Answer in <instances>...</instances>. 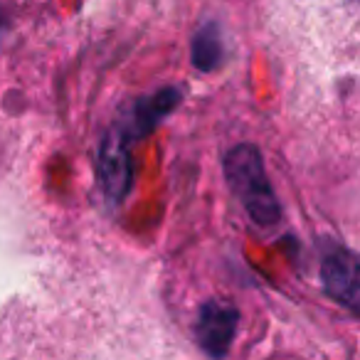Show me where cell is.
<instances>
[{
  "instance_id": "cell-3",
  "label": "cell",
  "mask_w": 360,
  "mask_h": 360,
  "mask_svg": "<svg viewBox=\"0 0 360 360\" xmlns=\"http://www.w3.org/2000/svg\"><path fill=\"white\" fill-rule=\"evenodd\" d=\"M131 141L116 126L106 131L99 148V186L109 202L119 205L131 188Z\"/></svg>"
},
{
  "instance_id": "cell-2",
  "label": "cell",
  "mask_w": 360,
  "mask_h": 360,
  "mask_svg": "<svg viewBox=\"0 0 360 360\" xmlns=\"http://www.w3.org/2000/svg\"><path fill=\"white\" fill-rule=\"evenodd\" d=\"M321 284L338 304L358 309V259L338 242L321 245Z\"/></svg>"
},
{
  "instance_id": "cell-4",
  "label": "cell",
  "mask_w": 360,
  "mask_h": 360,
  "mask_svg": "<svg viewBox=\"0 0 360 360\" xmlns=\"http://www.w3.org/2000/svg\"><path fill=\"white\" fill-rule=\"evenodd\" d=\"M240 326V311L227 301H205L198 311L195 340L210 358H225Z\"/></svg>"
},
{
  "instance_id": "cell-5",
  "label": "cell",
  "mask_w": 360,
  "mask_h": 360,
  "mask_svg": "<svg viewBox=\"0 0 360 360\" xmlns=\"http://www.w3.org/2000/svg\"><path fill=\"white\" fill-rule=\"evenodd\" d=\"M180 99H183V91L178 86H165V89L155 91L153 96H143V99L134 101L129 109H124L121 121H116L114 126L131 143H136V141L146 139L180 104Z\"/></svg>"
},
{
  "instance_id": "cell-6",
  "label": "cell",
  "mask_w": 360,
  "mask_h": 360,
  "mask_svg": "<svg viewBox=\"0 0 360 360\" xmlns=\"http://www.w3.org/2000/svg\"><path fill=\"white\" fill-rule=\"evenodd\" d=\"M193 65L200 72H215L222 65L225 45H222V32L217 22H205L193 37Z\"/></svg>"
},
{
  "instance_id": "cell-1",
  "label": "cell",
  "mask_w": 360,
  "mask_h": 360,
  "mask_svg": "<svg viewBox=\"0 0 360 360\" xmlns=\"http://www.w3.org/2000/svg\"><path fill=\"white\" fill-rule=\"evenodd\" d=\"M222 170L230 183L232 193L247 215L257 222V225H276L281 217V205L276 198L271 180L266 175L264 158H262L259 148L252 143L232 146L222 158Z\"/></svg>"
}]
</instances>
